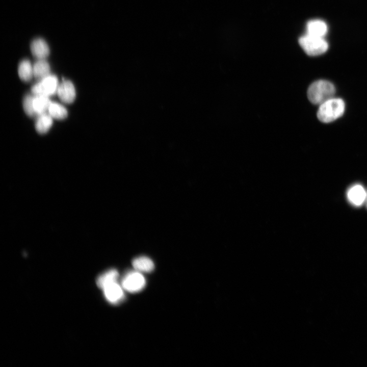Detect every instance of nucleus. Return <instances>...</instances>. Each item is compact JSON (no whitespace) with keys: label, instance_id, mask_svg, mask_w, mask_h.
Segmentation results:
<instances>
[{"label":"nucleus","instance_id":"1","mask_svg":"<svg viewBox=\"0 0 367 367\" xmlns=\"http://www.w3.org/2000/svg\"><path fill=\"white\" fill-rule=\"evenodd\" d=\"M335 88L334 85L326 80H318L312 83L307 90V97L314 104L323 103L334 97Z\"/></svg>","mask_w":367,"mask_h":367},{"label":"nucleus","instance_id":"2","mask_svg":"<svg viewBox=\"0 0 367 367\" xmlns=\"http://www.w3.org/2000/svg\"><path fill=\"white\" fill-rule=\"evenodd\" d=\"M345 104L343 99L331 98L319 105L317 117L324 123L332 122L343 115Z\"/></svg>","mask_w":367,"mask_h":367},{"label":"nucleus","instance_id":"3","mask_svg":"<svg viewBox=\"0 0 367 367\" xmlns=\"http://www.w3.org/2000/svg\"><path fill=\"white\" fill-rule=\"evenodd\" d=\"M299 43L305 53L310 56L322 55L328 48V44L323 38L307 34L299 39Z\"/></svg>","mask_w":367,"mask_h":367},{"label":"nucleus","instance_id":"4","mask_svg":"<svg viewBox=\"0 0 367 367\" xmlns=\"http://www.w3.org/2000/svg\"><path fill=\"white\" fill-rule=\"evenodd\" d=\"M58 77L49 74L33 85L31 91L34 95H42L50 96L57 92L59 87Z\"/></svg>","mask_w":367,"mask_h":367},{"label":"nucleus","instance_id":"5","mask_svg":"<svg viewBox=\"0 0 367 367\" xmlns=\"http://www.w3.org/2000/svg\"><path fill=\"white\" fill-rule=\"evenodd\" d=\"M145 285V278L140 272L136 270L127 272L121 280V286L123 290L130 293L139 292Z\"/></svg>","mask_w":367,"mask_h":367},{"label":"nucleus","instance_id":"6","mask_svg":"<svg viewBox=\"0 0 367 367\" xmlns=\"http://www.w3.org/2000/svg\"><path fill=\"white\" fill-rule=\"evenodd\" d=\"M57 93L61 101L68 104L72 103L76 96L74 85L69 80H63L59 84Z\"/></svg>","mask_w":367,"mask_h":367},{"label":"nucleus","instance_id":"7","mask_svg":"<svg viewBox=\"0 0 367 367\" xmlns=\"http://www.w3.org/2000/svg\"><path fill=\"white\" fill-rule=\"evenodd\" d=\"M102 290L106 298L110 303H118L124 298L123 289L117 281L107 285Z\"/></svg>","mask_w":367,"mask_h":367},{"label":"nucleus","instance_id":"8","mask_svg":"<svg viewBox=\"0 0 367 367\" xmlns=\"http://www.w3.org/2000/svg\"><path fill=\"white\" fill-rule=\"evenodd\" d=\"M30 49L33 56L39 59H45L49 54L47 42L41 38L34 39L31 43Z\"/></svg>","mask_w":367,"mask_h":367},{"label":"nucleus","instance_id":"9","mask_svg":"<svg viewBox=\"0 0 367 367\" xmlns=\"http://www.w3.org/2000/svg\"><path fill=\"white\" fill-rule=\"evenodd\" d=\"M366 193L363 187L359 184L351 187L347 192L350 202L356 206H361L366 199Z\"/></svg>","mask_w":367,"mask_h":367},{"label":"nucleus","instance_id":"10","mask_svg":"<svg viewBox=\"0 0 367 367\" xmlns=\"http://www.w3.org/2000/svg\"><path fill=\"white\" fill-rule=\"evenodd\" d=\"M327 30L326 23L322 20H311L306 24V34L312 36L323 38L326 34Z\"/></svg>","mask_w":367,"mask_h":367},{"label":"nucleus","instance_id":"11","mask_svg":"<svg viewBox=\"0 0 367 367\" xmlns=\"http://www.w3.org/2000/svg\"><path fill=\"white\" fill-rule=\"evenodd\" d=\"M132 265L135 270L140 272H150L154 268L153 261L145 256L135 258L132 261Z\"/></svg>","mask_w":367,"mask_h":367},{"label":"nucleus","instance_id":"12","mask_svg":"<svg viewBox=\"0 0 367 367\" xmlns=\"http://www.w3.org/2000/svg\"><path fill=\"white\" fill-rule=\"evenodd\" d=\"M33 103L35 114L40 115L45 113L46 111L48 110L51 102L48 96L42 95H35Z\"/></svg>","mask_w":367,"mask_h":367},{"label":"nucleus","instance_id":"13","mask_svg":"<svg viewBox=\"0 0 367 367\" xmlns=\"http://www.w3.org/2000/svg\"><path fill=\"white\" fill-rule=\"evenodd\" d=\"M118 277V272L114 269H110L98 276L96 280V283L97 286L102 290L107 285L117 282Z\"/></svg>","mask_w":367,"mask_h":367},{"label":"nucleus","instance_id":"14","mask_svg":"<svg viewBox=\"0 0 367 367\" xmlns=\"http://www.w3.org/2000/svg\"><path fill=\"white\" fill-rule=\"evenodd\" d=\"M34 76L39 80L50 74V68L45 59L38 60L33 65Z\"/></svg>","mask_w":367,"mask_h":367},{"label":"nucleus","instance_id":"15","mask_svg":"<svg viewBox=\"0 0 367 367\" xmlns=\"http://www.w3.org/2000/svg\"><path fill=\"white\" fill-rule=\"evenodd\" d=\"M18 73L20 78L24 82H29L34 76L33 66L28 59L20 61L18 67Z\"/></svg>","mask_w":367,"mask_h":367},{"label":"nucleus","instance_id":"16","mask_svg":"<svg viewBox=\"0 0 367 367\" xmlns=\"http://www.w3.org/2000/svg\"><path fill=\"white\" fill-rule=\"evenodd\" d=\"M53 123V117L49 114L44 113L39 115L35 123V128L38 133L45 134L51 127Z\"/></svg>","mask_w":367,"mask_h":367},{"label":"nucleus","instance_id":"17","mask_svg":"<svg viewBox=\"0 0 367 367\" xmlns=\"http://www.w3.org/2000/svg\"><path fill=\"white\" fill-rule=\"evenodd\" d=\"M49 114L57 119L62 120L66 118L68 115L66 109L61 104L51 102L48 110Z\"/></svg>","mask_w":367,"mask_h":367},{"label":"nucleus","instance_id":"18","mask_svg":"<svg viewBox=\"0 0 367 367\" xmlns=\"http://www.w3.org/2000/svg\"><path fill=\"white\" fill-rule=\"evenodd\" d=\"M33 98L31 95H27L23 100V107L25 113L29 116H34L35 114L33 108Z\"/></svg>","mask_w":367,"mask_h":367},{"label":"nucleus","instance_id":"19","mask_svg":"<svg viewBox=\"0 0 367 367\" xmlns=\"http://www.w3.org/2000/svg\"><path fill=\"white\" fill-rule=\"evenodd\" d=\"M366 200H367V193H366Z\"/></svg>","mask_w":367,"mask_h":367}]
</instances>
